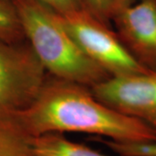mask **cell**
Listing matches in <instances>:
<instances>
[{"label": "cell", "instance_id": "1", "mask_svg": "<svg viewBox=\"0 0 156 156\" xmlns=\"http://www.w3.org/2000/svg\"><path fill=\"white\" fill-rule=\"evenodd\" d=\"M53 77L47 79L36 100L19 110L35 137L76 132L119 142L156 140V128L101 101L90 88Z\"/></svg>", "mask_w": 156, "mask_h": 156}, {"label": "cell", "instance_id": "2", "mask_svg": "<svg viewBox=\"0 0 156 156\" xmlns=\"http://www.w3.org/2000/svg\"><path fill=\"white\" fill-rule=\"evenodd\" d=\"M26 41L53 77L92 87L110 77L86 56L58 13L36 0H13Z\"/></svg>", "mask_w": 156, "mask_h": 156}, {"label": "cell", "instance_id": "3", "mask_svg": "<svg viewBox=\"0 0 156 156\" xmlns=\"http://www.w3.org/2000/svg\"><path fill=\"white\" fill-rule=\"evenodd\" d=\"M59 16L62 25L79 48L110 76L149 70L134 59L109 25L88 10L82 9Z\"/></svg>", "mask_w": 156, "mask_h": 156}, {"label": "cell", "instance_id": "4", "mask_svg": "<svg viewBox=\"0 0 156 156\" xmlns=\"http://www.w3.org/2000/svg\"><path fill=\"white\" fill-rule=\"evenodd\" d=\"M47 71L25 40H0V107L14 110L28 108L44 87Z\"/></svg>", "mask_w": 156, "mask_h": 156}, {"label": "cell", "instance_id": "5", "mask_svg": "<svg viewBox=\"0 0 156 156\" xmlns=\"http://www.w3.org/2000/svg\"><path fill=\"white\" fill-rule=\"evenodd\" d=\"M90 90L108 106L156 128V70L110 76Z\"/></svg>", "mask_w": 156, "mask_h": 156}, {"label": "cell", "instance_id": "6", "mask_svg": "<svg viewBox=\"0 0 156 156\" xmlns=\"http://www.w3.org/2000/svg\"><path fill=\"white\" fill-rule=\"evenodd\" d=\"M116 34L134 59L156 70V0H140L112 17Z\"/></svg>", "mask_w": 156, "mask_h": 156}, {"label": "cell", "instance_id": "7", "mask_svg": "<svg viewBox=\"0 0 156 156\" xmlns=\"http://www.w3.org/2000/svg\"><path fill=\"white\" fill-rule=\"evenodd\" d=\"M19 110L0 107V156H37Z\"/></svg>", "mask_w": 156, "mask_h": 156}, {"label": "cell", "instance_id": "8", "mask_svg": "<svg viewBox=\"0 0 156 156\" xmlns=\"http://www.w3.org/2000/svg\"><path fill=\"white\" fill-rule=\"evenodd\" d=\"M37 156H108L88 146L66 138L60 133H49L35 137Z\"/></svg>", "mask_w": 156, "mask_h": 156}, {"label": "cell", "instance_id": "9", "mask_svg": "<svg viewBox=\"0 0 156 156\" xmlns=\"http://www.w3.org/2000/svg\"><path fill=\"white\" fill-rule=\"evenodd\" d=\"M0 40L8 43L26 40L13 0H0Z\"/></svg>", "mask_w": 156, "mask_h": 156}, {"label": "cell", "instance_id": "10", "mask_svg": "<svg viewBox=\"0 0 156 156\" xmlns=\"http://www.w3.org/2000/svg\"><path fill=\"white\" fill-rule=\"evenodd\" d=\"M91 139L106 146L120 156H156V140L141 142H119L100 136H93Z\"/></svg>", "mask_w": 156, "mask_h": 156}, {"label": "cell", "instance_id": "11", "mask_svg": "<svg viewBox=\"0 0 156 156\" xmlns=\"http://www.w3.org/2000/svg\"><path fill=\"white\" fill-rule=\"evenodd\" d=\"M86 10L101 22L110 25L112 12L109 0H83Z\"/></svg>", "mask_w": 156, "mask_h": 156}, {"label": "cell", "instance_id": "12", "mask_svg": "<svg viewBox=\"0 0 156 156\" xmlns=\"http://www.w3.org/2000/svg\"><path fill=\"white\" fill-rule=\"evenodd\" d=\"M51 8L59 15H66L85 9L83 0H36Z\"/></svg>", "mask_w": 156, "mask_h": 156}, {"label": "cell", "instance_id": "13", "mask_svg": "<svg viewBox=\"0 0 156 156\" xmlns=\"http://www.w3.org/2000/svg\"><path fill=\"white\" fill-rule=\"evenodd\" d=\"M140 0H109L110 3V8H111L112 17L117 11L122 9L124 7L133 5L134 3L138 2ZM112 19V17H111Z\"/></svg>", "mask_w": 156, "mask_h": 156}]
</instances>
